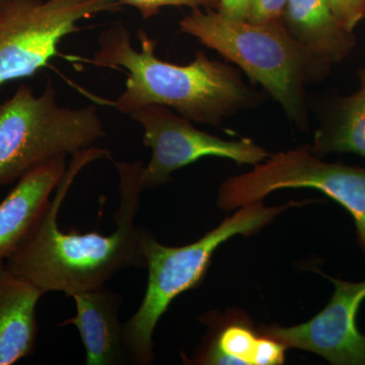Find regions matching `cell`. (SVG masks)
<instances>
[{"label":"cell","instance_id":"4","mask_svg":"<svg viewBox=\"0 0 365 365\" xmlns=\"http://www.w3.org/2000/svg\"><path fill=\"white\" fill-rule=\"evenodd\" d=\"M267 207L262 202L242 206L225 218L215 230L193 244L168 247L160 244L150 232L144 235L143 250L148 268V282L140 307L123 323V341L129 362L148 365L155 360L153 333L173 300L195 288L207 272L216 250L237 235H251L272 222L292 206Z\"/></svg>","mask_w":365,"mask_h":365},{"label":"cell","instance_id":"15","mask_svg":"<svg viewBox=\"0 0 365 365\" xmlns=\"http://www.w3.org/2000/svg\"><path fill=\"white\" fill-rule=\"evenodd\" d=\"M258 337L242 324L225 327L212 342L197 353L193 361L199 364H251Z\"/></svg>","mask_w":365,"mask_h":365},{"label":"cell","instance_id":"5","mask_svg":"<svg viewBox=\"0 0 365 365\" xmlns=\"http://www.w3.org/2000/svg\"><path fill=\"white\" fill-rule=\"evenodd\" d=\"M106 135L96 106L59 105L51 81L39 96L21 85L0 104V187L55 158L93 148Z\"/></svg>","mask_w":365,"mask_h":365},{"label":"cell","instance_id":"9","mask_svg":"<svg viewBox=\"0 0 365 365\" xmlns=\"http://www.w3.org/2000/svg\"><path fill=\"white\" fill-rule=\"evenodd\" d=\"M328 278L335 289L323 311L299 326H271L263 332L287 348L316 353L331 364L365 365V336L356 325L365 299V280L348 282Z\"/></svg>","mask_w":365,"mask_h":365},{"label":"cell","instance_id":"19","mask_svg":"<svg viewBox=\"0 0 365 365\" xmlns=\"http://www.w3.org/2000/svg\"><path fill=\"white\" fill-rule=\"evenodd\" d=\"M285 349L287 346L269 336L258 338L252 355L251 364H282L285 359Z\"/></svg>","mask_w":365,"mask_h":365},{"label":"cell","instance_id":"12","mask_svg":"<svg viewBox=\"0 0 365 365\" xmlns=\"http://www.w3.org/2000/svg\"><path fill=\"white\" fill-rule=\"evenodd\" d=\"M42 292L6 264L0 266V365H13L32 355L37 342L36 307Z\"/></svg>","mask_w":365,"mask_h":365},{"label":"cell","instance_id":"13","mask_svg":"<svg viewBox=\"0 0 365 365\" xmlns=\"http://www.w3.org/2000/svg\"><path fill=\"white\" fill-rule=\"evenodd\" d=\"M283 23L297 42L333 64L344 61L356 45L354 32L338 21L329 0H288Z\"/></svg>","mask_w":365,"mask_h":365},{"label":"cell","instance_id":"18","mask_svg":"<svg viewBox=\"0 0 365 365\" xmlns=\"http://www.w3.org/2000/svg\"><path fill=\"white\" fill-rule=\"evenodd\" d=\"M334 14L344 28L354 32L365 20V0H329Z\"/></svg>","mask_w":365,"mask_h":365},{"label":"cell","instance_id":"8","mask_svg":"<svg viewBox=\"0 0 365 365\" xmlns=\"http://www.w3.org/2000/svg\"><path fill=\"white\" fill-rule=\"evenodd\" d=\"M129 117L140 125L143 143L151 150L150 160L141 170L143 191L167 184L173 173L200 158H227L239 165H256L270 155L252 139L227 140L200 130L165 106H145Z\"/></svg>","mask_w":365,"mask_h":365},{"label":"cell","instance_id":"7","mask_svg":"<svg viewBox=\"0 0 365 365\" xmlns=\"http://www.w3.org/2000/svg\"><path fill=\"white\" fill-rule=\"evenodd\" d=\"M122 9L117 0H0V88L47 67L79 21Z\"/></svg>","mask_w":365,"mask_h":365},{"label":"cell","instance_id":"1","mask_svg":"<svg viewBox=\"0 0 365 365\" xmlns=\"http://www.w3.org/2000/svg\"><path fill=\"white\" fill-rule=\"evenodd\" d=\"M66 175L39 222L20 248L6 262V268L46 292H76L105 285L115 274L145 266L143 244L148 230L134 223L143 193L141 162H115L119 175L120 205L114 215L117 228L111 235L98 232H63L58 213L74 180L86 165L98 160H112L111 153L93 148L72 155Z\"/></svg>","mask_w":365,"mask_h":365},{"label":"cell","instance_id":"10","mask_svg":"<svg viewBox=\"0 0 365 365\" xmlns=\"http://www.w3.org/2000/svg\"><path fill=\"white\" fill-rule=\"evenodd\" d=\"M66 170V158L50 160L21 177L0 202V266L39 222Z\"/></svg>","mask_w":365,"mask_h":365},{"label":"cell","instance_id":"20","mask_svg":"<svg viewBox=\"0 0 365 365\" xmlns=\"http://www.w3.org/2000/svg\"><path fill=\"white\" fill-rule=\"evenodd\" d=\"M251 0H220L217 11L228 20L244 21L248 18Z\"/></svg>","mask_w":365,"mask_h":365},{"label":"cell","instance_id":"14","mask_svg":"<svg viewBox=\"0 0 365 365\" xmlns=\"http://www.w3.org/2000/svg\"><path fill=\"white\" fill-rule=\"evenodd\" d=\"M359 86L351 95L334 98L323 108L312 153H353L365 158V67L357 72Z\"/></svg>","mask_w":365,"mask_h":365},{"label":"cell","instance_id":"6","mask_svg":"<svg viewBox=\"0 0 365 365\" xmlns=\"http://www.w3.org/2000/svg\"><path fill=\"white\" fill-rule=\"evenodd\" d=\"M297 188L317 190L347 209L365 255V169L325 162L311 146L270 155L251 172L230 178L220 188L217 203L232 210L262 202L272 192Z\"/></svg>","mask_w":365,"mask_h":365},{"label":"cell","instance_id":"17","mask_svg":"<svg viewBox=\"0 0 365 365\" xmlns=\"http://www.w3.org/2000/svg\"><path fill=\"white\" fill-rule=\"evenodd\" d=\"M288 0H251L247 21L267 24L283 21Z\"/></svg>","mask_w":365,"mask_h":365},{"label":"cell","instance_id":"2","mask_svg":"<svg viewBox=\"0 0 365 365\" xmlns=\"http://www.w3.org/2000/svg\"><path fill=\"white\" fill-rule=\"evenodd\" d=\"M140 49L122 23L113 24L98 36V49L88 62L126 72V88L112 106L129 115L150 105H160L193 123L220 127L227 118L259 107L264 95L247 85L241 71L227 62L198 51L186 66L170 63L155 55L157 42L138 31Z\"/></svg>","mask_w":365,"mask_h":365},{"label":"cell","instance_id":"16","mask_svg":"<svg viewBox=\"0 0 365 365\" xmlns=\"http://www.w3.org/2000/svg\"><path fill=\"white\" fill-rule=\"evenodd\" d=\"M122 6H133L144 20H150L160 14L163 7H189V9H215L217 11L220 0H117Z\"/></svg>","mask_w":365,"mask_h":365},{"label":"cell","instance_id":"3","mask_svg":"<svg viewBox=\"0 0 365 365\" xmlns=\"http://www.w3.org/2000/svg\"><path fill=\"white\" fill-rule=\"evenodd\" d=\"M179 28L261 86L295 128L309 129L307 88L325 81L334 64L297 42L283 21L252 24L228 20L215 9H194Z\"/></svg>","mask_w":365,"mask_h":365},{"label":"cell","instance_id":"11","mask_svg":"<svg viewBox=\"0 0 365 365\" xmlns=\"http://www.w3.org/2000/svg\"><path fill=\"white\" fill-rule=\"evenodd\" d=\"M76 314L59 324L76 326L86 349V365H115L129 362L119 312L123 297L105 285L71 295Z\"/></svg>","mask_w":365,"mask_h":365}]
</instances>
